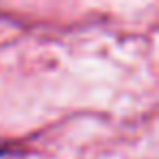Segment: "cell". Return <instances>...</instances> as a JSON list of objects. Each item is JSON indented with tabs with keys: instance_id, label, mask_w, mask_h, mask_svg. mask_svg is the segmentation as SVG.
Instances as JSON below:
<instances>
[{
	"instance_id": "6da1fadb",
	"label": "cell",
	"mask_w": 159,
	"mask_h": 159,
	"mask_svg": "<svg viewBox=\"0 0 159 159\" xmlns=\"http://www.w3.org/2000/svg\"><path fill=\"white\" fill-rule=\"evenodd\" d=\"M7 152H9V148H7L2 142H0V157H2V155H7Z\"/></svg>"
}]
</instances>
